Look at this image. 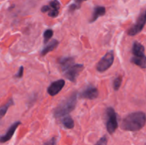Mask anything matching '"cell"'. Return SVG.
<instances>
[{"label": "cell", "instance_id": "4", "mask_svg": "<svg viewBox=\"0 0 146 145\" xmlns=\"http://www.w3.org/2000/svg\"><path fill=\"white\" fill-rule=\"evenodd\" d=\"M114 53L113 51H108L106 55L98 61L96 65V70L98 72H105L113 63Z\"/></svg>", "mask_w": 146, "mask_h": 145}, {"label": "cell", "instance_id": "24", "mask_svg": "<svg viewBox=\"0 0 146 145\" xmlns=\"http://www.w3.org/2000/svg\"><path fill=\"white\" fill-rule=\"evenodd\" d=\"M78 8H80V5H78V4H73L69 7V11H73Z\"/></svg>", "mask_w": 146, "mask_h": 145}, {"label": "cell", "instance_id": "16", "mask_svg": "<svg viewBox=\"0 0 146 145\" xmlns=\"http://www.w3.org/2000/svg\"><path fill=\"white\" fill-rule=\"evenodd\" d=\"M14 105V101H13L12 99H10L8 102H7V104H5L4 105H3L2 107H0V119H2L4 117V115L7 113V110L9 108L10 106Z\"/></svg>", "mask_w": 146, "mask_h": 145}, {"label": "cell", "instance_id": "18", "mask_svg": "<svg viewBox=\"0 0 146 145\" xmlns=\"http://www.w3.org/2000/svg\"><path fill=\"white\" fill-rule=\"evenodd\" d=\"M53 36V31L51 29H46L44 33V42L46 44L50 38Z\"/></svg>", "mask_w": 146, "mask_h": 145}, {"label": "cell", "instance_id": "23", "mask_svg": "<svg viewBox=\"0 0 146 145\" xmlns=\"http://www.w3.org/2000/svg\"><path fill=\"white\" fill-rule=\"evenodd\" d=\"M23 72H24V67L21 66L19 68V69L18 72H17V74L14 75V77H15V78H21V77L23 76Z\"/></svg>", "mask_w": 146, "mask_h": 145}, {"label": "cell", "instance_id": "19", "mask_svg": "<svg viewBox=\"0 0 146 145\" xmlns=\"http://www.w3.org/2000/svg\"><path fill=\"white\" fill-rule=\"evenodd\" d=\"M49 6L51 7V9H56V10H59L60 7V3L58 0H53V1H50L49 3Z\"/></svg>", "mask_w": 146, "mask_h": 145}, {"label": "cell", "instance_id": "5", "mask_svg": "<svg viewBox=\"0 0 146 145\" xmlns=\"http://www.w3.org/2000/svg\"><path fill=\"white\" fill-rule=\"evenodd\" d=\"M146 24V10L143 12L137 19L136 23L128 30V34L129 36H135L139 34Z\"/></svg>", "mask_w": 146, "mask_h": 145}, {"label": "cell", "instance_id": "6", "mask_svg": "<svg viewBox=\"0 0 146 145\" xmlns=\"http://www.w3.org/2000/svg\"><path fill=\"white\" fill-rule=\"evenodd\" d=\"M84 65L83 64H74L69 68L64 71V76L68 80L75 82L77 76L84 70Z\"/></svg>", "mask_w": 146, "mask_h": 145}, {"label": "cell", "instance_id": "11", "mask_svg": "<svg viewBox=\"0 0 146 145\" xmlns=\"http://www.w3.org/2000/svg\"><path fill=\"white\" fill-rule=\"evenodd\" d=\"M106 14V8L104 7H101V6H97L94 8V12H93L92 17L90 19L89 22L93 23L94 21H96L100 16H102Z\"/></svg>", "mask_w": 146, "mask_h": 145}, {"label": "cell", "instance_id": "22", "mask_svg": "<svg viewBox=\"0 0 146 145\" xmlns=\"http://www.w3.org/2000/svg\"><path fill=\"white\" fill-rule=\"evenodd\" d=\"M43 145H58L57 144V139L56 137L51 138L50 140L45 142Z\"/></svg>", "mask_w": 146, "mask_h": 145}, {"label": "cell", "instance_id": "10", "mask_svg": "<svg viewBox=\"0 0 146 145\" xmlns=\"http://www.w3.org/2000/svg\"><path fill=\"white\" fill-rule=\"evenodd\" d=\"M132 53L133 55V57L135 58H145V48L143 45L139 42L133 43V45L132 47Z\"/></svg>", "mask_w": 146, "mask_h": 145}, {"label": "cell", "instance_id": "26", "mask_svg": "<svg viewBox=\"0 0 146 145\" xmlns=\"http://www.w3.org/2000/svg\"><path fill=\"white\" fill-rule=\"evenodd\" d=\"M74 1H75L76 4L80 5V4H81V3H82L83 1H86V0H74Z\"/></svg>", "mask_w": 146, "mask_h": 145}, {"label": "cell", "instance_id": "7", "mask_svg": "<svg viewBox=\"0 0 146 145\" xmlns=\"http://www.w3.org/2000/svg\"><path fill=\"white\" fill-rule=\"evenodd\" d=\"M98 90L96 87L92 85H89L86 87L85 89L83 90L82 92L80 93V97L81 98L88 100H94L98 97Z\"/></svg>", "mask_w": 146, "mask_h": 145}, {"label": "cell", "instance_id": "20", "mask_svg": "<svg viewBox=\"0 0 146 145\" xmlns=\"http://www.w3.org/2000/svg\"><path fill=\"white\" fill-rule=\"evenodd\" d=\"M107 142H108V139H107L106 136H104L101 137L98 142L96 143L95 145H107Z\"/></svg>", "mask_w": 146, "mask_h": 145}, {"label": "cell", "instance_id": "21", "mask_svg": "<svg viewBox=\"0 0 146 145\" xmlns=\"http://www.w3.org/2000/svg\"><path fill=\"white\" fill-rule=\"evenodd\" d=\"M48 15L50 17H52V18H55L58 15V10L56 9H51L48 11Z\"/></svg>", "mask_w": 146, "mask_h": 145}, {"label": "cell", "instance_id": "13", "mask_svg": "<svg viewBox=\"0 0 146 145\" xmlns=\"http://www.w3.org/2000/svg\"><path fill=\"white\" fill-rule=\"evenodd\" d=\"M58 45V41L56 39H53L51 42H49L48 44H46V45L44 46V48H43L42 51H41V55H46L48 53L54 51L56 48H57Z\"/></svg>", "mask_w": 146, "mask_h": 145}, {"label": "cell", "instance_id": "25", "mask_svg": "<svg viewBox=\"0 0 146 145\" xmlns=\"http://www.w3.org/2000/svg\"><path fill=\"white\" fill-rule=\"evenodd\" d=\"M41 11L42 12H47V11H49L50 10H51V7H50L49 5H46V6H44V7L41 8Z\"/></svg>", "mask_w": 146, "mask_h": 145}, {"label": "cell", "instance_id": "8", "mask_svg": "<svg viewBox=\"0 0 146 145\" xmlns=\"http://www.w3.org/2000/svg\"><path fill=\"white\" fill-rule=\"evenodd\" d=\"M64 85H65V80L63 79L54 81L49 85L47 89V92L51 96H55L63 89Z\"/></svg>", "mask_w": 146, "mask_h": 145}, {"label": "cell", "instance_id": "2", "mask_svg": "<svg viewBox=\"0 0 146 145\" xmlns=\"http://www.w3.org/2000/svg\"><path fill=\"white\" fill-rule=\"evenodd\" d=\"M78 93L74 92L66 98L61 102V103L56 107L54 112V115L55 117L59 118L61 117L65 116L75 109L76 105Z\"/></svg>", "mask_w": 146, "mask_h": 145}, {"label": "cell", "instance_id": "3", "mask_svg": "<svg viewBox=\"0 0 146 145\" xmlns=\"http://www.w3.org/2000/svg\"><path fill=\"white\" fill-rule=\"evenodd\" d=\"M106 129L110 134L115 132L118 127L117 115L115 110L112 107H108L106 109Z\"/></svg>", "mask_w": 146, "mask_h": 145}, {"label": "cell", "instance_id": "17", "mask_svg": "<svg viewBox=\"0 0 146 145\" xmlns=\"http://www.w3.org/2000/svg\"><path fill=\"white\" fill-rule=\"evenodd\" d=\"M122 76H121V75H119V76L115 78V80H113V88L115 90L117 91L119 90L121 83H122Z\"/></svg>", "mask_w": 146, "mask_h": 145}, {"label": "cell", "instance_id": "1", "mask_svg": "<svg viewBox=\"0 0 146 145\" xmlns=\"http://www.w3.org/2000/svg\"><path fill=\"white\" fill-rule=\"evenodd\" d=\"M146 123V115L143 112H135L127 115L121 124L125 131L136 132L142 129Z\"/></svg>", "mask_w": 146, "mask_h": 145}, {"label": "cell", "instance_id": "9", "mask_svg": "<svg viewBox=\"0 0 146 145\" xmlns=\"http://www.w3.org/2000/svg\"><path fill=\"white\" fill-rule=\"evenodd\" d=\"M20 125H21V122H14V124H12V125L9 127L8 130L7 131L5 134L0 136V143H5V142L10 140V139H11V137L13 136V135H14L16 129H17V127H18Z\"/></svg>", "mask_w": 146, "mask_h": 145}, {"label": "cell", "instance_id": "14", "mask_svg": "<svg viewBox=\"0 0 146 145\" xmlns=\"http://www.w3.org/2000/svg\"><path fill=\"white\" fill-rule=\"evenodd\" d=\"M61 122H62L63 125L67 129H73L74 127V122L69 115L64 117L61 120Z\"/></svg>", "mask_w": 146, "mask_h": 145}, {"label": "cell", "instance_id": "15", "mask_svg": "<svg viewBox=\"0 0 146 145\" xmlns=\"http://www.w3.org/2000/svg\"><path fill=\"white\" fill-rule=\"evenodd\" d=\"M131 62L142 68H146V57L145 58H131Z\"/></svg>", "mask_w": 146, "mask_h": 145}, {"label": "cell", "instance_id": "12", "mask_svg": "<svg viewBox=\"0 0 146 145\" xmlns=\"http://www.w3.org/2000/svg\"><path fill=\"white\" fill-rule=\"evenodd\" d=\"M62 71H66L68 68H69L71 65H74V58L73 57H64V58H61L58 61Z\"/></svg>", "mask_w": 146, "mask_h": 145}]
</instances>
